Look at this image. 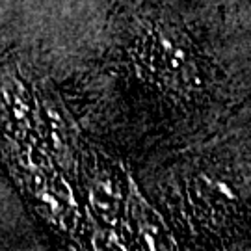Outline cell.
<instances>
[{
  "label": "cell",
  "instance_id": "6da1fadb",
  "mask_svg": "<svg viewBox=\"0 0 251 251\" xmlns=\"http://www.w3.org/2000/svg\"><path fill=\"white\" fill-rule=\"evenodd\" d=\"M142 63L152 76L175 90H198L203 80L198 56L175 28L156 26L144 37Z\"/></svg>",
  "mask_w": 251,
  "mask_h": 251
},
{
  "label": "cell",
  "instance_id": "7a4b0ae2",
  "mask_svg": "<svg viewBox=\"0 0 251 251\" xmlns=\"http://www.w3.org/2000/svg\"><path fill=\"white\" fill-rule=\"evenodd\" d=\"M117 196L116 192L112 190V182H108V180H102L97 184V188H95V199H93V203L95 206L99 208L100 216H104L106 220H114V216H116V210H117Z\"/></svg>",
  "mask_w": 251,
  "mask_h": 251
}]
</instances>
